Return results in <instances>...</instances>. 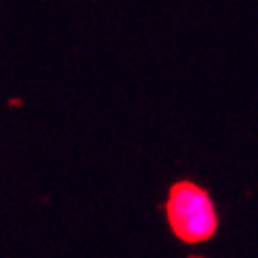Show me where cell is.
Wrapping results in <instances>:
<instances>
[{
  "label": "cell",
  "mask_w": 258,
  "mask_h": 258,
  "mask_svg": "<svg viewBox=\"0 0 258 258\" xmlns=\"http://www.w3.org/2000/svg\"><path fill=\"white\" fill-rule=\"evenodd\" d=\"M166 218L172 233L187 243H200L216 233L218 216L210 196L200 185L174 183L166 200Z\"/></svg>",
  "instance_id": "obj_1"
}]
</instances>
